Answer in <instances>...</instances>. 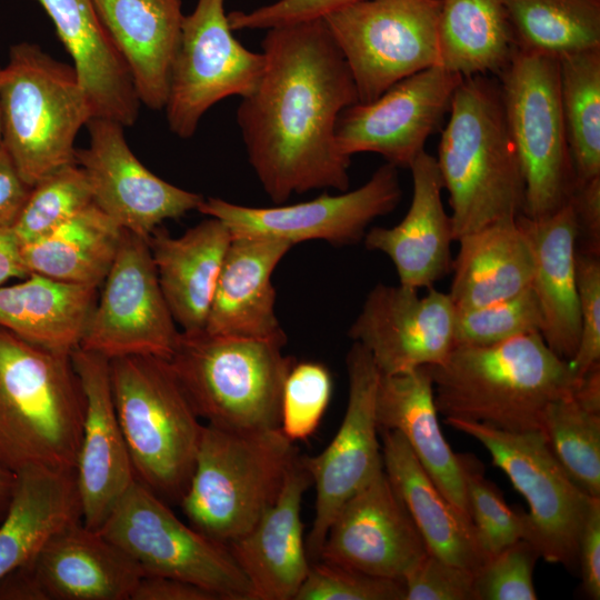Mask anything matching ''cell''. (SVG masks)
<instances>
[{
  "label": "cell",
  "mask_w": 600,
  "mask_h": 600,
  "mask_svg": "<svg viewBox=\"0 0 600 600\" xmlns=\"http://www.w3.org/2000/svg\"><path fill=\"white\" fill-rule=\"evenodd\" d=\"M569 202L578 223L577 249L600 256V176L576 183Z\"/></svg>",
  "instance_id": "cell-49"
},
{
  "label": "cell",
  "mask_w": 600,
  "mask_h": 600,
  "mask_svg": "<svg viewBox=\"0 0 600 600\" xmlns=\"http://www.w3.org/2000/svg\"><path fill=\"white\" fill-rule=\"evenodd\" d=\"M98 289L30 273L0 286V327L32 344L71 353L80 347Z\"/></svg>",
  "instance_id": "cell-34"
},
{
  "label": "cell",
  "mask_w": 600,
  "mask_h": 600,
  "mask_svg": "<svg viewBox=\"0 0 600 600\" xmlns=\"http://www.w3.org/2000/svg\"><path fill=\"white\" fill-rule=\"evenodd\" d=\"M446 422L478 440L526 498L531 522L529 542L540 558L570 571L577 569L579 541L594 498L570 479L544 433L504 431L464 419Z\"/></svg>",
  "instance_id": "cell-11"
},
{
  "label": "cell",
  "mask_w": 600,
  "mask_h": 600,
  "mask_svg": "<svg viewBox=\"0 0 600 600\" xmlns=\"http://www.w3.org/2000/svg\"><path fill=\"white\" fill-rule=\"evenodd\" d=\"M572 397L586 409L600 413V363L577 380Z\"/></svg>",
  "instance_id": "cell-55"
},
{
  "label": "cell",
  "mask_w": 600,
  "mask_h": 600,
  "mask_svg": "<svg viewBox=\"0 0 600 600\" xmlns=\"http://www.w3.org/2000/svg\"><path fill=\"white\" fill-rule=\"evenodd\" d=\"M500 74L504 119L524 182L522 214L539 219L563 207L574 187L559 60L517 48Z\"/></svg>",
  "instance_id": "cell-9"
},
{
  "label": "cell",
  "mask_w": 600,
  "mask_h": 600,
  "mask_svg": "<svg viewBox=\"0 0 600 600\" xmlns=\"http://www.w3.org/2000/svg\"><path fill=\"white\" fill-rule=\"evenodd\" d=\"M428 553L421 533L382 469L338 511L319 560L402 580Z\"/></svg>",
  "instance_id": "cell-20"
},
{
  "label": "cell",
  "mask_w": 600,
  "mask_h": 600,
  "mask_svg": "<svg viewBox=\"0 0 600 600\" xmlns=\"http://www.w3.org/2000/svg\"><path fill=\"white\" fill-rule=\"evenodd\" d=\"M462 77L440 66L408 76L368 102L347 107L336 124L339 152H373L410 168L443 114Z\"/></svg>",
  "instance_id": "cell-17"
},
{
  "label": "cell",
  "mask_w": 600,
  "mask_h": 600,
  "mask_svg": "<svg viewBox=\"0 0 600 600\" xmlns=\"http://www.w3.org/2000/svg\"><path fill=\"white\" fill-rule=\"evenodd\" d=\"M0 72H1V66H0ZM0 139H1V114H0Z\"/></svg>",
  "instance_id": "cell-57"
},
{
  "label": "cell",
  "mask_w": 600,
  "mask_h": 600,
  "mask_svg": "<svg viewBox=\"0 0 600 600\" xmlns=\"http://www.w3.org/2000/svg\"><path fill=\"white\" fill-rule=\"evenodd\" d=\"M28 563L47 600H130L144 574L121 548L82 521L56 533Z\"/></svg>",
  "instance_id": "cell-25"
},
{
  "label": "cell",
  "mask_w": 600,
  "mask_h": 600,
  "mask_svg": "<svg viewBox=\"0 0 600 600\" xmlns=\"http://www.w3.org/2000/svg\"><path fill=\"white\" fill-rule=\"evenodd\" d=\"M440 0H361L322 19L352 74L359 102L439 66Z\"/></svg>",
  "instance_id": "cell-12"
},
{
  "label": "cell",
  "mask_w": 600,
  "mask_h": 600,
  "mask_svg": "<svg viewBox=\"0 0 600 600\" xmlns=\"http://www.w3.org/2000/svg\"><path fill=\"white\" fill-rule=\"evenodd\" d=\"M349 394L341 424L326 449L302 456L316 490L314 519L306 541L310 562L320 559L328 529L341 507L383 469L376 398L381 373L360 343L346 357Z\"/></svg>",
  "instance_id": "cell-16"
},
{
  "label": "cell",
  "mask_w": 600,
  "mask_h": 600,
  "mask_svg": "<svg viewBox=\"0 0 600 600\" xmlns=\"http://www.w3.org/2000/svg\"><path fill=\"white\" fill-rule=\"evenodd\" d=\"M261 42L263 71L237 109L248 161L277 204L311 190L349 189L350 158L336 142L357 88L322 18L273 27Z\"/></svg>",
  "instance_id": "cell-1"
},
{
  "label": "cell",
  "mask_w": 600,
  "mask_h": 600,
  "mask_svg": "<svg viewBox=\"0 0 600 600\" xmlns=\"http://www.w3.org/2000/svg\"><path fill=\"white\" fill-rule=\"evenodd\" d=\"M434 402L444 419H464L511 432L542 431L554 400L577 379L540 333L491 346L457 344L440 363L427 366Z\"/></svg>",
  "instance_id": "cell-2"
},
{
  "label": "cell",
  "mask_w": 600,
  "mask_h": 600,
  "mask_svg": "<svg viewBox=\"0 0 600 600\" xmlns=\"http://www.w3.org/2000/svg\"><path fill=\"white\" fill-rule=\"evenodd\" d=\"M418 291L376 284L349 329V338L368 350L383 376L438 364L456 346L457 309L449 293Z\"/></svg>",
  "instance_id": "cell-19"
},
{
  "label": "cell",
  "mask_w": 600,
  "mask_h": 600,
  "mask_svg": "<svg viewBox=\"0 0 600 600\" xmlns=\"http://www.w3.org/2000/svg\"><path fill=\"white\" fill-rule=\"evenodd\" d=\"M293 246L262 238H232L217 282L206 331L212 334L287 342L276 314L272 273Z\"/></svg>",
  "instance_id": "cell-24"
},
{
  "label": "cell",
  "mask_w": 600,
  "mask_h": 600,
  "mask_svg": "<svg viewBox=\"0 0 600 600\" xmlns=\"http://www.w3.org/2000/svg\"><path fill=\"white\" fill-rule=\"evenodd\" d=\"M0 600H47L30 563L0 578Z\"/></svg>",
  "instance_id": "cell-53"
},
{
  "label": "cell",
  "mask_w": 600,
  "mask_h": 600,
  "mask_svg": "<svg viewBox=\"0 0 600 600\" xmlns=\"http://www.w3.org/2000/svg\"><path fill=\"white\" fill-rule=\"evenodd\" d=\"M457 241L448 292L457 310L481 307L530 287L533 253L517 219L489 224Z\"/></svg>",
  "instance_id": "cell-33"
},
{
  "label": "cell",
  "mask_w": 600,
  "mask_h": 600,
  "mask_svg": "<svg viewBox=\"0 0 600 600\" xmlns=\"http://www.w3.org/2000/svg\"><path fill=\"white\" fill-rule=\"evenodd\" d=\"M576 278L580 311V339L569 360L576 379L600 363V259L577 249Z\"/></svg>",
  "instance_id": "cell-46"
},
{
  "label": "cell",
  "mask_w": 600,
  "mask_h": 600,
  "mask_svg": "<svg viewBox=\"0 0 600 600\" xmlns=\"http://www.w3.org/2000/svg\"><path fill=\"white\" fill-rule=\"evenodd\" d=\"M533 253L532 288L542 316L540 334L561 359L571 360L580 339V311L576 278L578 223L568 201L556 212L517 218Z\"/></svg>",
  "instance_id": "cell-27"
},
{
  "label": "cell",
  "mask_w": 600,
  "mask_h": 600,
  "mask_svg": "<svg viewBox=\"0 0 600 600\" xmlns=\"http://www.w3.org/2000/svg\"><path fill=\"white\" fill-rule=\"evenodd\" d=\"M98 531L144 574L193 583L218 600H253L251 586L228 546L184 524L163 499L137 480Z\"/></svg>",
  "instance_id": "cell-10"
},
{
  "label": "cell",
  "mask_w": 600,
  "mask_h": 600,
  "mask_svg": "<svg viewBox=\"0 0 600 600\" xmlns=\"http://www.w3.org/2000/svg\"><path fill=\"white\" fill-rule=\"evenodd\" d=\"M436 161L454 241L522 214L524 182L500 91L480 76L462 78L456 88Z\"/></svg>",
  "instance_id": "cell-3"
},
{
  "label": "cell",
  "mask_w": 600,
  "mask_h": 600,
  "mask_svg": "<svg viewBox=\"0 0 600 600\" xmlns=\"http://www.w3.org/2000/svg\"><path fill=\"white\" fill-rule=\"evenodd\" d=\"M116 413L134 478L166 502H180L203 426L167 359L126 356L109 361Z\"/></svg>",
  "instance_id": "cell-7"
},
{
  "label": "cell",
  "mask_w": 600,
  "mask_h": 600,
  "mask_svg": "<svg viewBox=\"0 0 600 600\" xmlns=\"http://www.w3.org/2000/svg\"><path fill=\"white\" fill-rule=\"evenodd\" d=\"M130 600H218L193 583L162 576L143 574Z\"/></svg>",
  "instance_id": "cell-52"
},
{
  "label": "cell",
  "mask_w": 600,
  "mask_h": 600,
  "mask_svg": "<svg viewBox=\"0 0 600 600\" xmlns=\"http://www.w3.org/2000/svg\"><path fill=\"white\" fill-rule=\"evenodd\" d=\"M0 521L1 578L30 562L63 528L82 521L74 469L28 466L14 472Z\"/></svg>",
  "instance_id": "cell-32"
},
{
  "label": "cell",
  "mask_w": 600,
  "mask_h": 600,
  "mask_svg": "<svg viewBox=\"0 0 600 600\" xmlns=\"http://www.w3.org/2000/svg\"><path fill=\"white\" fill-rule=\"evenodd\" d=\"M401 198L398 168L386 163L361 187L336 196L323 193L306 202L268 208L208 198L197 210L222 221L232 238H271L292 246L323 240L343 247L363 240L371 222L392 212Z\"/></svg>",
  "instance_id": "cell-15"
},
{
  "label": "cell",
  "mask_w": 600,
  "mask_h": 600,
  "mask_svg": "<svg viewBox=\"0 0 600 600\" xmlns=\"http://www.w3.org/2000/svg\"><path fill=\"white\" fill-rule=\"evenodd\" d=\"M384 472L402 499L430 553L477 571L488 559L471 520L434 484L396 430L379 429Z\"/></svg>",
  "instance_id": "cell-31"
},
{
  "label": "cell",
  "mask_w": 600,
  "mask_h": 600,
  "mask_svg": "<svg viewBox=\"0 0 600 600\" xmlns=\"http://www.w3.org/2000/svg\"><path fill=\"white\" fill-rule=\"evenodd\" d=\"M558 60L574 184L582 183L600 176V48Z\"/></svg>",
  "instance_id": "cell-38"
},
{
  "label": "cell",
  "mask_w": 600,
  "mask_h": 600,
  "mask_svg": "<svg viewBox=\"0 0 600 600\" xmlns=\"http://www.w3.org/2000/svg\"><path fill=\"white\" fill-rule=\"evenodd\" d=\"M361 0H277L251 11H232L228 20L232 31L270 29L283 24L323 18L328 13Z\"/></svg>",
  "instance_id": "cell-48"
},
{
  "label": "cell",
  "mask_w": 600,
  "mask_h": 600,
  "mask_svg": "<svg viewBox=\"0 0 600 600\" xmlns=\"http://www.w3.org/2000/svg\"><path fill=\"white\" fill-rule=\"evenodd\" d=\"M100 287L79 348L109 360L126 356L168 360L180 331L163 297L148 238L122 229Z\"/></svg>",
  "instance_id": "cell-14"
},
{
  "label": "cell",
  "mask_w": 600,
  "mask_h": 600,
  "mask_svg": "<svg viewBox=\"0 0 600 600\" xmlns=\"http://www.w3.org/2000/svg\"><path fill=\"white\" fill-rule=\"evenodd\" d=\"M272 340L180 331L168 362L199 418L232 431L280 428L286 378L296 363Z\"/></svg>",
  "instance_id": "cell-5"
},
{
  "label": "cell",
  "mask_w": 600,
  "mask_h": 600,
  "mask_svg": "<svg viewBox=\"0 0 600 600\" xmlns=\"http://www.w3.org/2000/svg\"><path fill=\"white\" fill-rule=\"evenodd\" d=\"M84 394L71 353L0 327V467L74 469Z\"/></svg>",
  "instance_id": "cell-4"
},
{
  "label": "cell",
  "mask_w": 600,
  "mask_h": 600,
  "mask_svg": "<svg viewBox=\"0 0 600 600\" xmlns=\"http://www.w3.org/2000/svg\"><path fill=\"white\" fill-rule=\"evenodd\" d=\"M89 144L77 149L92 202L119 227L148 238L159 224L197 210L202 196L176 187L148 170L126 141L123 126L92 117Z\"/></svg>",
  "instance_id": "cell-18"
},
{
  "label": "cell",
  "mask_w": 600,
  "mask_h": 600,
  "mask_svg": "<svg viewBox=\"0 0 600 600\" xmlns=\"http://www.w3.org/2000/svg\"><path fill=\"white\" fill-rule=\"evenodd\" d=\"M232 32L224 0H198L183 17L163 109L177 137L191 138L212 106L256 87L264 56L243 47Z\"/></svg>",
  "instance_id": "cell-13"
},
{
  "label": "cell",
  "mask_w": 600,
  "mask_h": 600,
  "mask_svg": "<svg viewBox=\"0 0 600 600\" xmlns=\"http://www.w3.org/2000/svg\"><path fill=\"white\" fill-rule=\"evenodd\" d=\"M71 358L84 394L74 467L82 523L99 530L136 478L114 409L110 360L81 348L73 350Z\"/></svg>",
  "instance_id": "cell-21"
},
{
  "label": "cell",
  "mask_w": 600,
  "mask_h": 600,
  "mask_svg": "<svg viewBox=\"0 0 600 600\" xmlns=\"http://www.w3.org/2000/svg\"><path fill=\"white\" fill-rule=\"evenodd\" d=\"M542 316L531 287L481 307L457 310L454 341L491 346L519 336L540 333Z\"/></svg>",
  "instance_id": "cell-42"
},
{
  "label": "cell",
  "mask_w": 600,
  "mask_h": 600,
  "mask_svg": "<svg viewBox=\"0 0 600 600\" xmlns=\"http://www.w3.org/2000/svg\"><path fill=\"white\" fill-rule=\"evenodd\" d=\"M92 203L88 179L76 163L51 172L34 186L12 224L21 244L32 242Z\"/></svg>",
  "instance_id": "cell-40"
},
{
  "label": "cell",
  "mask_w": 600,
  "mask_h": 600,
  "mask_svg": "<svg viewBox=\"0 0 600 600\" xmlns=\"http://www.w3.org/2000/svg\"><path fill=\"white\" fill-rule=\"evenodd\" d=\"M439 66L462 78L501 72L517 49L503 0H440Z\"/></svg>",
  "instance_id": "cell-36"
},
{
  "label": "cell",
  "mask_w": 600,
  "mask_h": 600,
  "mask_svg": "<svg viewBox=\"0 0 600 600\" xmlns=\"http://www.w3.org/2000/svg\"><path fill=\"white\" fill-rule=\"evenodd\" d=\"M14 473L0 467V520L3 518L13 488Z\"/></svg>",
  "instance_id": "cell-56"
},
{
  "label": "cell",
  "mask_w": 600,
  "mask_h": 600,
  "mask_svg": "<svg viewBox=\"0 0 600 600\" xmlns=\"http://www.w3.org/2000/svg\"><path fill=\"white\" fill-rule=\"evenodd\" d=\"M141 104L164 109L179 47L181 0H93Z\"/></svg>",
  "instance_id": "cell-28"
},
{
  "label": "cell",
  "mask_w": 600,
  "mask_h": 600,
  "mask_svg": "<svg viewBox=\"0 0 600 600\" xmlns=\"http://www.w3.org/2000/svg\"><path fill=\"white\" fill-rule=\"evenodd\" d=\"M298 456L280 428L232 431L206 424L179 504L191 527L227 544L276 501Z\"/></svg>",
  "instance_id": "cell-6"
},
{
  "label": "cell",
  "mask_w": 600,
  "mask_h": 600,
  "mask_svg": "<svg viewBox=\"0 0 600 600\" xmlns=\"http://www.w3.org/2000/svg\"><path fill=\"white\" fill-rule=\"evenodd\" d=\"M21 243L11 227L0 228V286L13 278H26Z\"/></svg>",
  "instance_id": "cell-54"
},
{
  "label": "cell",
  "mask_w": 600,
  "mask_h": 600,
  "mask_svg": "<svg viewBox=\"0 0 600 600\" xmlns=\"http://www.w3.org/2000/svg\"><path fill=\"white\" fill-rule=\"evenodd\" d=\"M542 432L570 479L600 498V413L582 407L571 392L548 406Z\"/></svg>",
  "instance_id": "cell-39"
},
{
  "label": "cell",
  "mask_w": 600,
  "mask_h": 600,
  "mask_svg": "<svg viewBox=\"0 0 600 600\" xmlns=\"http://www.w3.org/2000/svg\"><path fill=\"white\" fill-rule=\"evenodd\" d=\"M537 549L519 540L488 558L476 571L474 600H536Z\"/></svg>",
  "instance_id": "cell-45"
},
{
  "label": "cell",
  "mask_w": 600,
  "mask_h": 600,
  "mask_svg": "<svg viewBox=\"0 0 600 600\" xmlns=\"http://www.w3.org/2000/svg\"><path fill=\"white\" fill-rule=\"evenodd\" d=\"M312 484L302 456L290 466L276 501L243 536L227 543L248 579L253 600H293L309 567L302 499Z\"/></svg>",
  "instance_id": "cell-22"
},
{
  "label": "cell",
  "mask_w": 600,
  "mask_h": 600,
  "mask_svg": "<svg viewBox=\"0 0 600 600\" xmlns=\"http://www.w3.org/2000/svg\"><path fill=\"white\" fill-rule=\"evenodd\" d=\"M30 190L0 142V228L12 227Z\"/></svg>",
  "instance_id": "cell-51"
},
{
  "label": "cell",
  "mask_w": 600,
  "mask_h": 600,
  "mask_svg": "<svg viewBox=\"0 0 600 600\" xmlns=\"http://www.w3.org/2000/svg\"><path fill=\"white\" fill-rule=\"evenodd\" d=\"M438 413L427 366L380 376L376 398L378 428L401 433L443 496L470 519L461 456L447 442Z\"/></svg>",
  "instance_id": "cell-29"
},
{
  "label": "cell",
  "mask_w": 600,
  "mask_h": 600,
  "mask_svg": "<svg viewBox=\"0 0 600 600\" xmlns=\"http://www.w3.org/2000/svg\"><path fill=\"white\" fill-rule=\"evenodd\" d=\"M584 593L593 599H600V498H594L587 516L578 554Z\"/></svg>",
  "instance_id": "cell-50"
},
{
  "label": "cell",
  "mask_w": 600,
  "mask_h": 600,
  "mask_svg": "<svg viewBox=\"0 0 600 600\" xmlns=\"http://www.w3.org/2000/svg\"><path fill=\"white\" fill-rule=\"evenodd\" d=\"M476 571L428 553L403 577L404 600H474Z\"/></svg>",
  "instance_id": "cell-47"
},
{
  "label": "cell",
  "mask_w": 600,
  "mask_h": 600,
  "mask_svg": "<svg viewBox=\"0 0 600 600\" xmlns=\"http://www.w3.org/2000/svg\"><path fill=\"white\" fill-rule=\"evenodd\" d=\"M409 169L413 190L406 216L393 227L370 228L363 242L368 250L382 252L392 261L399 283L430 289L451 272L453 228L443 208V182L436 157L423 151Z\"/></svg>",
  "instance_id": "cell-23"
},
{
  "label": "cell",
  "mask_w": 600,
  "mask_h": 600,
  "mask_svg": "<svg viewBox=\"0 0 600 600\" xmlns=\"http://www.w3.org/2000/svg\"><path fill=\"white\" fill-rule=\"evenodd\" d=\"M231 240L226 224L213 217L189 228L180 237H172L159 228L148 237L163 297L181 331L206 329Z\"/></svg>",
  "instance_id": "cell-30"
},
{
  "label": "cell",
  "mask_w": 600,
  "mask_h": 600,
  "mask_svg": "<svg viewBox=\"0 0 600 600\" xmlns=\"http://www.w3.org/2000/svg\"><path fill=\"white\" fill-rule=\"evenodd\" d=\"M293 600H404V586L402 580L318 560L310 562Z\"/></svg>",
  "instance_id": "cell-44"
},
{
  "label": "cell",
  "mask_w": 600,
  "mask_h": 600,
  "mask_svg": "<svg viewBox=\"0 0 600 600\" xmlns=\"http://www.w3.org/2000/svg\"><path fill=\"white\" fill-rule=\"evenodd\" d=\"M517 48L560 59L600 48V0H503Z\"/></svg>",
  "instance_id": "cell-37"
},
{
  "label": "cell",
  "mask_w": 600,
  "mask_h": 600,
  "mask_svg": "<svg viewBox=\"0 0 600 600\" xmlns=\"http://www.w3.org/2000/svg\"><path fill=\"white\" fill-rule=\"evenodd\" d=\"M461 456V454H460ZM469 516L487 558L510 544L531 538L528 513L510 508L500 491L484 478L471 456H461Z\"/></svg>",
  "instance_id": "cell-41"
},
{
  "label": "cell",
  "mask_w": 600,
  "mask_h": 600,
  "mask_svg": "<svg viewBox=\"0 0 600 600\" xmlns=\"http://www.w3.org/2000/svg\"><path fill=\"white\" fill-rule=\"evenodd\" d=\"M121 234L122 228L92 202L48 234L21 244V256L28 274L100 288Z\"/></svg>",
  "instance_id": "cell-35"
},
{
  "label": "cell",
  "mask_w": 600,
  "mask_h": 600,
  "mask_svg": "<svg viewBox=\"0 0 600 600\" xmlns=\"http://www.w3.org/2000/svg\"><path fill=\"white\" fill-rule=\"evenodd\" d=\"M0 114V142L30 187L76 162V138L93 117L73 67L27 41L1 67Z\"/></svg>",
  "instance_id": "cell-8"
},
{
  "label": "cell",
  "mask_w": 600,
  "mask_h": 600,
  "mask_svg": "<svg viewBox=\"0 0 600 600\" xmlns=\"http://www.w3.org/2000/svg\"><path fill=\"white\" fill-rule=\"evenodd\" d=\"M72 59L93 117L132 126L140 101L130 72L93 0H37Z\"/></svg>",
  "instance_id": "cell-26"
},
{
  "label": "cell",
  "mask_w": 600,
  "mask_h": 600,
  "mask_svg": "<svg viewBox=\"0 0 600 600\" xmlns=\"http://www.w3.org/2000/svg\"><path fill=\"white\" fill-rule=\"evenodd\" d=\"M332 393L328 368L313 361L296 362L281 400L280 429L291 441L307 440L318 429Z\"/></svg>",
  "instance_id": "cell-43"
}]
</instances>
